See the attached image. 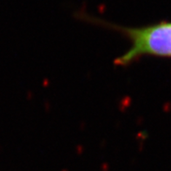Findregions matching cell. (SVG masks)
<instances>
[{
    "label": "cell",
    "mask_w": 171,
    "mask_h": 171,
    "mask_svg": "<svg viewBox=\"0 0 171 171\" xmlns=\"http://www.w3.org/2000/svg\"><path fill=\"white\" fill-rule=\"evenodd\" d=\"M77 19L114 32L129 42L130 46L115 59L117 66L127 67L143 58L171 59V21L162 20L139 26H127L90 14L77 12Z\"/></svg>",
    "instance_id": "1"
}]
</instances>
